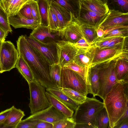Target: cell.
Returning a JSON list of instances; mask_svg holds the SVG:
<instances>
[{"label": "cell", "instance_id": "ffe728a7", "mask_svg": "<svg viewBox=\"0 0 128 128\" xmlns=\"http://www.w3.org/2000/svg\"><path fill=\"white\" fill-rule=\"evenodd\" d=\"M46 90L73 110L76 109L79 105L64 92L61 88L54 87L46 88Z\"/></svg>", "mask_w": 128, "mask_h": 128}, {"label": "cell", "instance_id": "8d00e7d4", "mask_svg": "<svg viewBox=\"0 0 128 128\" xmlns=\"http://www.w3.org/2000/svg\"><path fill=\"white\" fill-rule=\"evenodd\" d=\"M76 124L72 117L67 118L53 124V128H74Z\"/></svg>", "mask_w": 128, "mask_h": 128}, {"label": "cell", "instance_id": "1f68e13d", "mask_svg": "<svg viewBox=\"0 0 128 128\" xmlns=\"http://www.w3.org/2000/svg\"><path fill=\"white\" fill-rule=\"evenodd\" d=\"M62 67L58 63L49 66L50 78L57 88H61L60 78Z\"/></svg>", "mask_w": 128, "mask_h": 128}, {"label": "cell", "instance_id": "ee69618b", "mask_svg": "<svg viewBox=\"0 0 128 128\" xmlns=\"http://www.w3.org/2000/svg\"><path fill=\"white\" fill-rule=\"evenodd\" d=\"M114 128H128V118L124 120Z\"/></svg>", "mask_w": 128, "mask_h": 128}, {"label": "cell", "instance_id": "4316f807", "mask_svg": "<svg viewBox=\"0 0 128 128\" xmlns=\"http://www.w3.org/2000/svg\"><path fill=\"white\" fill-rule=\"evenodd\" d=\"M52 32L48 26H45L40 24L33 30L30 36L38 40L45 42L46 39L52 37Z\"/></svg>", "mask_w": 128, "mask_h": 128}, {"label": "cell", "instance_id": "d590c367", "mask_svg": "<svg viewBox=\"0 0 128 128\" xmlns=\"http://www.w3.org/2000/svg\"><path fill=\"white\" fill-rule=\"evenodd\" d=\"M48 26L52 32H56L58 27V20L55 13L50 6L48 12Z\"/></svg>", "mask_w": 128, "mask_h": 128}, {"label": "cell", "instance_id": "52a82bcc", "mask_svg": "<svg viewBox=\"0 0 128 128\" xmlns=\"http://www.w3.org/2000/svg\"><path fill=\"white\" fill-rule=\"evenodd\" d=\"M60 83L61 88L72 89L86 96L90 94V89L84 80L77 73L70 69L62 67Z\"/></svg>", "mask_w": 128, "mask_h": 128}, {"label": "cell", "instance_id": "f35d334b", "mask_svg": "<svg viewBox=\"0 0 128 128\" xmlns=\"http://www.w3.org/2000/svg\"><path fill=\"white\" fill-rule=\"evenodd\" d=\"M30 1L26 3L23 6L18 13L26 18L32 19H33V18L31 12Z\"/></svg>", "mask_w": 128, "mask_h": 128}, {"label": "cell", "instance_id": "7402d4cb", "mask_svg": "<svg viewBox=\"0 0 128 128\" xmlns=\"http://www.w3.org/2000/svg\"><path fill=\"white\" fill-rule=\"evenodd\" d=\"M99 68L96 65L90 66L89 68L88 76L91 84V94L93 97L97 96L99 91Z\"/></svg>", "mask_w": 128, "mask_h": 128}, {"label": "cell", "instance_id": "e575fe53", "mask_svg": "<svg viewBox=\"0 0 128 128\" xmlns=\"http://www.w3.org/2000/svg\"><path fill=\"white\" fill-rule=\"evenodd\" d=\"M0 28L8 35L12 30L8 20V16L0 4Z\"/></svg>", "mask_w": 128, "mask_h": 128}, {"label": "cell", "instance_id": "4fadbf2b", "mask_svg": "<svg viewBox=\"0 0 128 128\" xmlns=\"http://www.w3.org/2000/svg\"><path fill=\"white\" fill-rule=\"evenodd\" d=\"M56 32L61 40L73 44L84 38L80 25L74 20L64 28L58 30Z\"/></svg>", "mask_w": 128, "mask_h": 128}, {"label": "cell", "instance_id": "9a60e30c", "mask_svg": "<svg viewBox=\"0 0 128 128\" xmlns=\"http://www.w3.org/2000/svg\"><path fill=\"white\" fill-rule=\"evenodd\" d=\"M49 1L50 6L55 13L58 20V27L57 31L62 30L74 20L73 16L70 12L58 4L50 0H49Z\"/></svg>", "mask_w": 128, "mask_h": 128}, {"label": "cell", "instance_id": "f907efd6", "mask_svg": "<svg viewBox=\"0 0 128 128\" xmlns=\"http://www.w3.org/2000/svg\"></svg>", "mask_w": 128, "mask_h": 128}, {"label": "cell", "instance_id": "5b68a950", "mask_svg": "<svg viewBox=\"0 0 128 128\" xmlns=\"http://www.w3.org/2000/svg\"><path fill=\"white\" fill-rule=\"evenodd\" d=\"M118 58L106 63L96 65L99 69V89L97 96L103 100L118 81L115 70V63Z\"/></svg>", "mask_w": 128, "mask_h": 128}, {"label": "cell", "instance_id": "ba28073f", "mask_svg": "<svg viewBox=\"0 0 128 128\" xmlns=\"http://www.w3.org/2000/svg\"><path fill=\"white\" fill-rule=\"evenodd\" d=\"M90 50L91 57L90 66L106 63L118 58L128 55V50L125 49H100L92 45Z\"/></svg>", "mask_w": 128, "mask_h": 128}, {"label": "cell", "instance_id": "5bb4252c", "mask_svg": "<svg viewBox=\"0 0 128 128\" xmlns=\"http://www.w3.org/2000/svg\"><path fill=\"white\" fill-rule=\"evenodd\" d=\"M121 25H128V13L109 10L98 29H102L104 31L112 27Z\"/></svg>", "mask_w": 128, "mask_h": 128}, {"label": "cell", "instance_id": "603a6c76", "mask_svg": "<svg viewBox=\"0 0 128 128\" xmlns=\"http://www.w3.org/2000/svg\"><path fill=\"white\" fill-rule=\"evenodd\" d=\"M58 4L70 12L74 20L79 14L80 0H50Z\"/></svg>", "mask_w": 128, "mask_h": 128}, {"label": "cell", "instance_id": "cb8c5ba5", "mask_svg": "<svg viewBox=\"0 0 128 128\" xmlns=\"http://www.w3.org/2000/svg\"><path fill=\"white\" fill-rule=\"evenodd\" d=\"M15 67L28 84L34 80L31 69L28 64L20 56H19Z\"/></svg>", "mask_w": 128, "mask_h": 128}, {"label": "cell", "instance_id": "3957f363", "mask_svg": "<svg viewBox=\"0 0 128 128\" xmlns=\"http://www.w3.org/2000/svg\"><path fill=\"white\" fill-rule=\"evenodd\" d=\"M108 12L106 4L94 0H80L78 16L74 20L80 25L97 30Z\"/></svg>", "mask_w": 128, "mask_h": 128}, {"label": "cell", "instance_id": "60d3db41", "mask_svg": "<svg viewBox=\"0 0 128 128\" xmlns=\"http://www.w3.org/2000/svg\"><path fill=\"white\" fill-rule=\"evenodd\" d=\"M72 44L78 48H82L84 49H88L92 46L89 44L83 37L78 40L76 43Z\"/></svg>", "mask_w": 128, "mask_h": 128}, {"label": "cell", "instance_id": "2e32d148", "mask_svg": "<svg viewBox=\"0 0 128 128\" xmlns=\"http://www.w3.org/2000/svg\"><path fill=\"white\" fill-rule=\"evenodd\" d=\"M8 20L10 25L14 28H25L33 30L40 23L34 19L26 18L18 13L14 16H8Z\"/></svg>", "mask_w": 128, "mask_h": 128}, {"label": "cell", "instance_id": "ac0fdd59", "mask_svg": "<svg viewBox=\"0 0 128 128\" xmlns=\"http://www.w3.org/2000/svg\"><path fill=\"white\" fill-rule=\"evenodd\" d=\"M128 55L118 58L115 66V74L118 81H128Z\"/></svg>", "mask_w": 128, "mask_h": 128}, {"label": "cell", "instance_id": "6da1fadb", "mask_svg": "<svg viewBox=\"0 0 128 128\" xmlns=\"http://www.w3.org/2000/svg\"><path fill=\"white\" fill-rule=\"evenodd\" d=\"M17 50L31 69L34 80L46 88L57 87L50 75V64L42 55L22 35L16 41Z\"/></svg>", "mask_w": 128, "mask_h": 128}, {"label": "cell", "instance_id": "836d02e7", "mask_svg": "<svg viewBox=\"0 0 128 128\" xmlns=\"http://www.w3.org/2000/svg\"><path fill=\"white\" fill-rule=\"evenodd\" d=\"M62 90L78 104L84 102L87 96L74 89L67 88H61Z\"/></svg>", "mask_w": 128, "mask_h": 128}, {"label": "cell", "instance_id": "277c9868", "mask_svg": "<svg viewBox=\"0 0 128 128\" xmlns=\"http://www.w3.org/2000/svg\"><path fill=\"white\" fill-rule=\"evenodd\" d=\"M104 107L103 102L95 97H87L79 104L72 116L76 128H96V119L100 112Z\"/></svg>", "mask_w": 128, "mask_h": 128}, {"label": "cell", "instance_id": "74e56055", "mask_svg": "<svg viewBox=\"0 0 128 128\" xmlns=\"http://www.w3.org/2000/svg\"><path fill=\"white\" fill-rule=\"evenodd\" d=\"M30 3L33 19L40 24L41 18L37 0H31Z\"/></svg>", "mask_w": 128, "mask_h": 128}, {"label": "cell", "instance_id": "9c48e42d", "mask_svg": "<svg viewBox=\"0 0 128 128\" xmlns=\"http://www.w3.org/2000/svg\"><path fill=\"white\" fill-rule=\"evenodd\" d=\"M25 36L28 42L42 55L50 65L58 63L56 41L43 42L30 36Z\"/></svg>", "mask_w": 128, "mask_h": 128}, {"label": "cell", "instance_id": "d6a6232c", "mask_svg": "<svg viewBox=\"0 0 128 128\" xmlns=\"http://www.w3.org/2000/svg\"><path fill=\"white\" fill-rule=\"evenodd\" d=\"M109 119L105 108H104L97 114L96 119V128H108Z\"/></svg>", "mask_w": 128, "mask_h": 128}, {"label": "cell", "instance_id": "ab89813d", "mask_svg": "<svg viewBox=\"0 0 128 128\" xmlns=\"http://www.w3.org/2000/svg\"><path fill=\"white\" fill-rule=\"evenodd\" d=\"M39 121L31 120L25 119L21 120L16 128H34L36 124Z\"/></svg>", "mask_w": 128, "mask_h": 128}, {"label": "cell", "instance_id": "7bdbcfd3", "mask_svg": "<svg viewBox=\"0 0 128 128\" xmlns=\"http://www.w3.org/2000/svg\"><path fill=\"white\" fill-rule=\"evenodd\" d=\"M10 110L11 108L0 112V128L2 125Z\"/></svg>", "mask_w": 128, "mask_h": 128}, {"label": "cell", "instance_id": "8fae6325", "mask_svg": "<svg viewBox=\"0 0 128 128\" xmlns=\"http://www.w3.org/2000/svg\"><path fill=\"white\" fill-rule=\"evenodd\" d=\"M58 63L62 67L74 62L78 48L72 44L62 40L56 42Z\"/></svg>", "mask_w": 128, "mask_h": 128}, {"label": "cell", "instance_id": "f1b7e54d", "mask_svg": "<svg viewBox=\"0 0 128 128\" xmlns=\"http://www.w3.org/2000/svg\"><path fill=\"white\" fill-rule=\"evenodd\" d=\"M106 4L109 11L128 13V0H106Z\"/></svg>", "mask_w": 128, "mask_h": 128}, {"label": "cell", "instance_id": "484cf974", "mask_svg": "<svg viewBox=\"0 0 128 128\" xmlns=\"http://www.w3.org/2000/svg\"><path fill=\"white\" fill-rule=\"evenodd\" d=\"M89 48L88 49L78 48L74 62L80 66L89 67L91 62V54Z\"/></svg>", "mask_w": 128, "mask_h": 128}, {"label": "cell", "instance_id": "681fc988", "mask_svg": "<svg viewBox=\"0 0 128 128\" xmlns=\"http://www.w3.org/2000/svg\"><path fill=\"white\" fill-rule=\"evenodd\" d=\"M97 1L104 4H106V0H94Z\"/></svg>", "mask_w": 128, "mask_h": 128}, {"label": "cell", "instance_id": "f6af8a7d", "mask_svg": "<svg viewBox=\"0 0 128 128\" xmlns=\"http://www.w3.org/2000/svg\"><path fill=\"white\" fill-rule=\"evenodd\" d=\"M128 105H127L126 106L125 111L124 114L122 115V116L121 117V118H120V119L116 123V126L117 125L119 124L122 122L125 119L128 118Z\"/></svg>", "mask_w": 128, "mask_h": 128}, {"label": "cell", "instance_id": "7a4b0ae2", "mask_svg": "<svg viewBox=\"0 0 128 128\" xmlns=\"http://www.w3.org/2000/svg\"><path fill=\"white\" fill-rule=\"evenodd\" d=\"M128 82L118 81L108 94L103 103L109 119L108 128H114L124 114L128 104V96L125 92L124 84Z\"/></svg>", "mask_w": 128, "mask_h": 128}, {"label": "cell", "instance_id": "30bf717a", "mask_svg": "<svg viewBox=\"0 0 128 128\" xmlns=\"http://www.w3.org/2000/svg\"><path fill=\"white\" fill-rule=\"evenodd\" d=\"M19 54L13 44L9 41L2 42L0 51L2 73L15 67Z\"/></svg>", "mask_w": 128, "mask_h": 128}, {"label": "cell", "instance_id": "e0dca14e", "mask_svg": "<svg viewBox=\"0 0 128 128\" xmlns=\"http://www.w3.org/2000/svg\"><path fill=\"white\" fill-rule=\"evenodd\" d=\"M25 116L24 112L13 106L2 125L0 128H16Z\"/></svg>", "mask_w": 128, "mask_h": 128}, {"label": "cell", "instance_id": "f546056e", "mask_svg": "<svg viewBox=\"0 0 128 128\" xmlns=\"http://www.w3.org/2000/svg\"><path fill=\"white\" fill-rule=\"evenodd\" d=\"M37 1L41 18L40 24L48 26V12L50 6L49 0H37Z\"/></svg>", "mask_w": 128, "mask_h": 128}, {"label": "cell", "instance_id": "c3c4849f", "mask_svg": "<svg viewBox=\"0 0 128 128\" xmlns=\"http://www.w3.org/2000/svg\"><path fill=\"white\" fill-rule=\"evenodd\" d=\"M3 42L0 40V72L1 73H2V66L0 61V51L1 47L2 42Z\"/></svg>", "mask_w": 128, "mask_h": 128}, {"label": "cell", "instance_id": "bcb514c9", "mask_svg": "<svg viewBox=\"0 0 128 128\" xmlns=\"http://www.w3.org/2000/svg\"><path fill=\"white\" fill-rule=\"evenodd\" d=\"M8 35L6 33L0 28V40L4 42Z\"/></svg>", "mask_w": 128, "mask_h": 128}, {"label": "cell", "instance_id": "8992f818", "mask_svg": "<svg viewBox=\"0 0 128 128\" xmlns=\"http://www.w3.org/2000/svg\"><path fill=\"white\" fill-rule=\"evenodd\" d=\"M30 92L29 107L32 114L51 105L46 94V88L34 80L28 84Z\"/></svg>", "mask_w": 128, "mask_h": 128}, {"label": "cell", "instance_id": "44dd1931", "mask_svg": "<svg viewBox=\"0 0 128 128\" xmlns=\"http://www.w3.org/2000/svg\"><path fill=\"white\" fill-rule=\"evenodd\" d=\"M47 98L51 105L67 118L72 116L74 111L49 92L46 91Z\"/></svg>", "mask_w": 128, "mask_h": 128}, {"label": "cell", "instance_id": "d6986e66", "mask_svg": "<svg viewBox=\"0 0 128 128\" xmlns=\"http://www.w3.org/2000/svg\"><path fill=\"white\" fill-rule=\"evenodd\" d=\"M31 0H0V4L8 16L16 15L25 4Z\"/></svg>", "mask_w": 128, "mask_h": 128}, {"label": "cell", "instance_id": "7dc6e473", "mask_svg": "<svg viewBox=\"0 0 128 128\" xmlns=\"http://www.w3.org/2000/svg\"><path fill=\"white\" fill-rule=\"evenodd\" d=\"M98 38L102 37L104 34V30L100 28L96 30Z\"/></svg>", "mask_w": 128, "mask_h": 128}, {"label": "cell", "instance_id": "7c38bea8", "mask_svg": "<svg viewBox=\"0 0 128 128\" xmlns=\"http://www.w3.org/2000/svg\"><path fill=\"white\" fill-rule=\"evenodd\" d=\"M67 118L51 105L43 110L31 114L25 119L44 121L53 124Z\"/></svg>", "mask_w": 128, "mask_h": 128}, {"label": "cell", "instance_id": "d4e9b609", "mask_svg": "<svg viewBox=\"0 0 128 128\" xmlns=\"http://www.w3.org/2000/svg\"><path fill=\"white\" fill-rule=\"evenodd\" d=\"M62 67L71 69L80 76L84 80L88 86L90 92V94L91 93V84L88 76L89 67L80 66L74 62L65 64Z\"/></svg>", "mask_w": 128, "mask_h": 128}, {"label": "cell", "instance_id": "b9f144b4", "mask_svg": "<svg viewBox=\"0 0 128 128\" xmlns=\"http://www.w3.org/2000/svg\"><path fill=\"white\" fill-rule=\"evenodd\" d=\"M53 124L47 122L39 121L34 128H53Z\"/></svg>", "mask_w": 128, "mask_h": 128}, {"label": "cell", "instance_id": "83f0119b", "mask_svg": "<svg viewBox=\"0 0 128 128\" xmlns=\"http://www.w3.org/2000/svg\"><path fill=\"white\" fill-rule=\"evenodd\" d=\"M104 31V35L101 38L112 37H128V25L117 26L108 29Z\"/></svg>", "mask_w": 128, "mask_h": 128}, {"label": "cell", "instance_id": "4dcf8cb0", "mask_svg": "<svg viewBox=\"0 0 128 128\" xmlns=\"http://www.w3.org/2000/svg\"><path fill=\"white\" fill-rule=\"evenodd\" d=\"M80 25L84 38L89 44H93L98 38L97 30L94 27Z\"/></svg>", "mask_w": 128, "mask_h": 128}]
</instances>
